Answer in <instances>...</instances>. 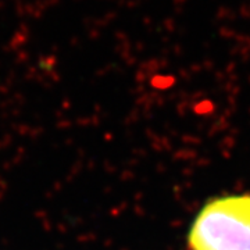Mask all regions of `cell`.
<instances>
[{
	"mask_svg": "<svg viewBox=\"0 0 250 250\" xmlns=\"http://www.w3.org/2000/svg\"><path fill=\"white\" fill-rule=\"evenodd\" d=\"M190 250H250V195L220 197L200 210L189 231Z\"/></svg>",
	"mask_w": 250,
	"mask_h": 250,
	"instance_id": "cell-1",
	"label": "cell"
}]
</instances>
